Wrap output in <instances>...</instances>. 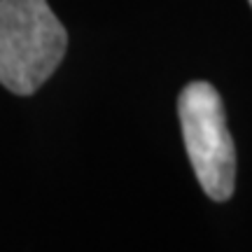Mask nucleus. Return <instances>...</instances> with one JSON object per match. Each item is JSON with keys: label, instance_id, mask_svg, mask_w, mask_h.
<instances>
[{"label": "nucleus", "instance_id": "f257e3e1", "mask_svg": "<svg viewBox=\"0 0 252 252\" xmlns=\"http://www.w3.org/2000/svg\"><path fill=\"white\" fill-rule=\"evenodd\" d=\"M68 49V33L47 0H0V84L31 96Z\"/></svg>", "mask_w": 252, "mask_h": 252}, {"label": "nucleus", "instance_id": "f03ea898", "mask_svg": "<svg viewBox=\"0 0 252 252\" xmlns=\"http://www.w3.org/2000/svg\"><path fill=\"white\" fill-rule=\"evenodd\" d=\"M178 117L201 189L217 203L229 201L236 189V145L220 91L210 82H189L178 96Z\"/></svg>", "mask_w": 252, "mask_h": 252}, {"label": "nucleus", "instance_id": "7ed1b4c3", "mask_svg": "<svg viewBox=\"0 0 252 252\" xmlns=\"http://www.w3.org/2000/svg\"><path fill=\"white\" fill-rule=\"evenodd\" d=\"M248 2H250V7H252V0H248Z\"/></svg>", "mask_w": 252, "mask_h": 252}]
</instances>
